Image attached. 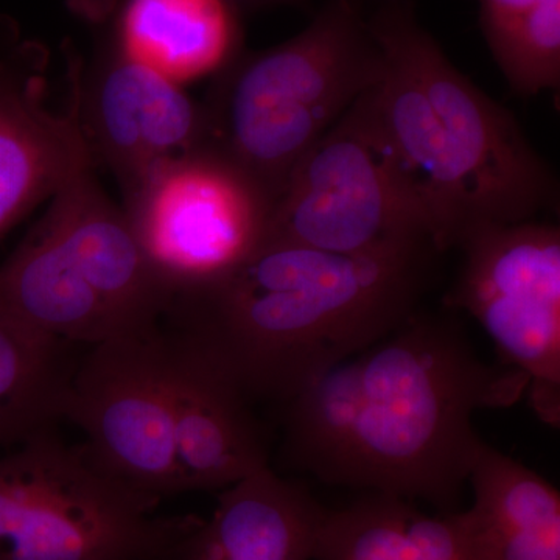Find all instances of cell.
<instances>
[{"mask_svg": "<svg viewBox=\"0 0 560 560\" xmlns=\"http://www.w3.org/2000/svg\"><path fill=\"white\" fill-rule=\"evenodd\" d=\"M529 381L489 363L463 326L411 313L285 404V455L319 481L456 511L485 441L481 410L525 399Z\"/></svg>", "mask_w": 560, "mask_h": 560, "instance_id": "6da1fadb", "label": "cell"}, {"mask_svg": "<svg viewBox=\"0 0 560 560\" xmlns=\"http://www.w3.org/2000/svg\"><path fill=\"white\" fill-rule=\"evenodd\" d=\"M433 254L359 257L267 241L162 323L226 372L246 399L289 404L418 311Z\"/></svg>", "mask_w": 560, "mask_h": 560, "instance_id": "7a4b0ae2", "label": "cell"}, {"mask_svg": "<svg viewBox=\"0 0 560 560\" xmlns=\"http://www.w3.org/2000/svg\"><path fill=\"white\" fill-rule=\"evenodd\" d=\"M368 22L382 54L372 103L438 253L555 202V176L521 125L453 66L415 0H375Z\"/></svg>", "mask_w": 560, "mask_h": 560, "instance_id": "3957f363", "label": "cell"}, {"mask_svg": "<svg viewBox=\"0 0 560 560\" xmlns=\"http://www.w3.org/2000/svg\"><path fill=\"white\" fill-rule=\"evenodd\" d=\"M363 0H326L279 46L243 50L213 77L206 145L257 180L272 201L291 172L381 77Z\"/></svg>", "mask_w": 560, "mask_h": 560, "instance_id": "277c9868", "label": "cell"}, {"mask_svg": "<svg viewBox=\"0 0 560 560\" xmlns=\"http://www.w3.org/2000/svg\"><path fill=\"white\" fill-rule=\"evenodd\" d=\"M158 504L40 431L0 458V560H164L189 515Z\"/></svg>", "mask_w": 560, "mask_h": 560, "instance_id": "5b68a950", "label": "cell"}, {"mask_svg": "<svg viewBox=\"0 0 560 560\" xmlns=\"http://www.w3.org/2000/svg\"><path fill=\"white\" fill-rule=\"evenodd\" d=\"M370 91L291 172L267 241L359 257L438 253Z\"/></svg>", "mask_w": 560, "mask_h": 560, "instance_id": "8992f818", "label": "cell"}, {"mask_svg": "<svg viewBox=\"0 0 560 560\" xmlns=\"http://www.w3.org/2000/svg\"><path fill=\"white\" fill-rule=\"evenodd\" d=\"M121 190V209L172 300L223 279L267 241L275 201L208 145L156 162Z\"/></svg>", "mask_w": 560, "mask_h": 560, "instance_id": "52a82bcc", "label": "cell"}, {"mask_svg": "<svg viewBox=\"0 0 560 560\" xmlns=\"http://www.w3.org/2000/svg\"><path fill=\"white\" fill-rule=\"evenodd\" d=\"M451 308L477 319L501 363L528 377L537 418L560 423V231L526 220L475 231L463 243Z\"/></svg>", "mask_w": 560, "mask_h": 560, "instance_id": "ba28073f", "label": "cell"}, {"mask_svg": "<svg viewBox=\"0 0 560 560\" xmlns=\"http://www.w3.org/2000/svg\"><path fill=\"white\" fill-rule=\"evenodd\" d=\"M61 418L80 427L81 448L109 477L160 501L180 493L171 346L161 326L91 346L70 372Z\"/></svg>", "mask_w": 560, "mask_h": 560, "instance_id": "9c48e42d", "label": "cell"}, {"mask_svg": "<svg viewBox=\"0 0 560 560\" xmlns=\"http://www.w3.org/2000/svg\"><path fill=\"white\" fill-rule=\"evenodd\" d=\"M72 110L97 165L127 186L151 165L206 145V113L175 81L101 38L72 69Z\"/></svg>", "mask_w": 560, "mask_h": 560, "instance_id": "30bf717a", "label": "cell"}, {"mask_svg": "<svg viewBox=\"0 0 560 560\" xmlns=\"http://www.w3.org/2000/svg\"><path fill=\"white\" fill-rule=\"evenodd\" d=\"M47 51L18 40L0 57V238L80 173L95 168L72 110L47 108Z\"/></svg>", "mask_w": 560, "mask_h": 560, "instance_id": "8fae6325", "label": "cell"}, {"mask_svg": "<svg viewBox=\"0 0 560 560\" xmlns=\"http://www.w3.org/2000/svg\"><path fill=\"white\" fill-rule=\"evenodd\" d=\"M165 335L180 492L223 490L270 466L245 394L197 345L173 330Z\"/></svg>", "mask_w": 560, "mask_h": 560, "instance_id": "7c38bea8", "label": "cell"}, {"mask_svg": "<svg viewBox=\"0 0 560 560\" xmlns=\"http://www.w3.org/2000/svg\"><path fill=\"white\" fill-rule=\"evenodd\" d=\"M43 220L121 334H145L161 326L172 293L151 268L124 209L102 189L95 168L62 186Z\"/></svg>", "mask_w": 560, "mask_h": 560, "instance_id": "4fadbf2b", "label": "cell"}, {"mask_svg": "<svg viewBox=\"0 0 560 560\" xmlns=\"http://www.w3.org/2000/svg\"><path fill=\"white\" fill-rule=\"evenodd\" d=\"M326 511L268 466L220 490L209 518L189 515L164 560H313Z\"/></svg>", "mask_w": 560, "mask_h": 560, "instance_id": "5bb4252c", "label": "cell"}, {"mask_svg": "<svg viewBox=\"0 0 560 560\" xmlns=\"http://www.w3.org/2000/svg\"><path fill=\"white\" fill-rule=\"evenodd\" d=\"M102 38L175 83L213 79L243 51L242 11L230 0H110Z\"/></svg>", "mask_w": 560, "mask_h": 560, "instance_id": "9a60e30c", "label": "cell"}, {"mask_svg": "<svg viewBox=\"0 0 560 560\" xmlns=\"http://www.w3.org/2000/svg\"><path fill=\"white\" fill-rule=\"evenodd\" d=\"M469 482L478 560H560V493L551 482L486 442Z\"/></svg>", "mask_w": 560, "mask_h": 560, "instance_id": "2e32d148", "label": "cell"}, {"mask_svg": "<svg viewBox=\"0 0 560 560\" xmlns=\"http://www.w3.org/2000/svg\"><path fill=\"white\" fill-rule=\"evenodd\" d=\"M313 560H478L466 511L429 515L415 501L366 493L327 510Z\"/></svg>", "mask_w": 560, "mask_h": 560, "instance_id": "e0dca14e", "label": "cell"}, {"mask_svg": "<svg viewBox=\"0 0 560 560\" xmlns=\"http://www.w3.org/2000/svg\"><path fill=\"white\" fill-rule=\"evenodd\" d=\"M70 372L65 342L0 311V445L21 444L61 419Z\"/></svg>", "mask_w": 560, "mask_h": 560, "instance_id": "ac0fdd59", "label": "cell"}, {"mask_svg": "<svg viewBox=\"0 0 560 560\" xmlns=\"http://www.w3.org/2000/svg\"><path fill=\"white\" fill-rule=\"evenodd\" d=\"M480 27L512 90H558L560 0H480Z\"/></svg>", "mask_w": 560, "mask_h": 560, "instance_id": "d6986e66", "label": "cell"}, {"mask_svg": "<svg viewBox=\"0 0 560 560\" xmlns=\"http://www.w3.org/2000/svg\"><path fill=\"white\" fill-rule=\"evenodd\" d=\"M238 10L259 11L278 9V7H307L312 0H230Z\"/></svg>", "mask_w": 560, "mask_h": 560, "instance_id": "ffe728a7", "label": "cell"}, {"mask_svg": "<svg viewBox=\"0 0 560 560\" xmlns=\"http://www.w3.org/2000/svg\"><path fill=\"white\" fill-rule=\"evenodd\" d=\"M16 32L13 31L10 24L0 21V57L10 49L11 46L18 43Z\"/></svg>", "mask_w": 560, "mask_h": 560, "instance_id": "44dd1931", "label": "cell"}]
</instances>
